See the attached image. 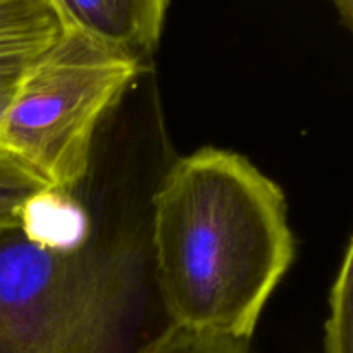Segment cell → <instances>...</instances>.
Segmentation results:
<instances>
[{
	"instance_id": "obj_7",
	"label": "cell",
	"mask_w": 353,
	"mask_h": 353,
	"mask_svg": "<svg viewBox=\"0 0 353 353\" xmlns=\"http://www.w3.org/2000/svg\"><path fill=\"white\" fill-rule=\"evenodd\" d=\"M137 353H252L250 340L169 324Z\"/></svg>"
},
{
	"instance_id": "obj_8",
	"label": "cell",
	"mask_w": 353,
	"mask_h": 353,
	"mask_svg": "<svg viewBox=\"0 0 353 353\" xmlns=\"http://www.w3.org/2000/svg\"><path fill=\"white\" fill-rule=\"evenodd\" d=\"M352 241L331 285L330 317L326 321V353H352Z\"/></svg>"
},
{
	"instance_id": "obj_9",
	"label": "cell",
	"mask_w": 353,
	"mask_h": 353,
	"mask_svg": "<svg viewBox=\"0 0 353 353\" xmlns=\"http://www.w3.org/2000/svg\"><path fill=\"white\" fill-rule=\"evenodd\" d=\"M336 9L340 10L341 19L345 21L347 26H352V19H353V0H333Z\"/></svg>"
},
{
	"instance_id": "obj_6",
	"label": "cell",
	"mask_w": 353,
	"mask_h": 353,
	"mask_svg": "<svg viewBox=\"0 0 353 353\" xmlns=\"http://www.w3.org/2000/svg\"><path fill=\"white\" fill-rule=\"evenodd\" d=\"M54 195L57 192L38 172L0 148V236L30 233L37 214Z\"/></svg>"
},
{
	"instance_id": "obj_3",
	"label": "cell",
	"mask_w": 353,
	"mask_h": 353,
	"mask_svg": "<svg viewBox=\"0 0 353 353\" xmlns=\"http://www.w3.org/2000/svg\"><path fill=\"white\" fill-rule=\"evenodd\" d=\"M141 69L137 59L62 26L21 78L0 124V148L71 196L88 176L100 121Z\"/></svg>"
},
{
	"instance_id": "obj_5",
	"label": "cell",
	"mask_w": 353,
	"mask_h": 353,
	"mask_svg": "<svg viewBox=\"0 0 353 353\" xmlns=\"http://www.w3.org/2000/svg\"><path fill=\"white\" fill-rule=\"evenodd\" d=\"M61 31L48 0H0V124L26 69Z\"/></svg>"
},
{
	"instance_id": "obj_2",
	"label": "cell",
	"mask_w": 353,
	"mask_h": 353,
	"mask_svg": "<svg viewBox=\"0 0 353 353\" xmlns=\"http://www.w3.org/2000/svg\"><path fill=\"white\" fill-rule=\"evenodd\" d=\"M131 272L85 240L0 236V353H137L128 348Z\"/></svg>"
},
{
	"instance_id": "obj_1",
	"label": "cell",
	"mask_w": 353,
	"mask_h": 353,
	"mask_svg": "<svg viewBox=\"0 0 353 353\" xmlns=\"http://www.w3.org/2000/svg\"><path fill=\"white\" fill-rule=\"evenodd\" d=\"M152 209L171 324L250 340L295 259L281 186L245 155L203 147L168 169Z\"/></svg>"
},
{
	"instance_id": "obj_4",
	"label": "cell",
	"mask_w": 353,
	"mask_h": 353,
	"mask_svg": "<svg viewBox=\"0 0 353 353\" xmlns=\"http://www.w3.org/2000/svg\"><path fill=\"white\" fill-rule=\"evenodd\" d=\"M62 26L143 64L157 48L169 0H48Z\"/></svg>"
}]
</instances>
